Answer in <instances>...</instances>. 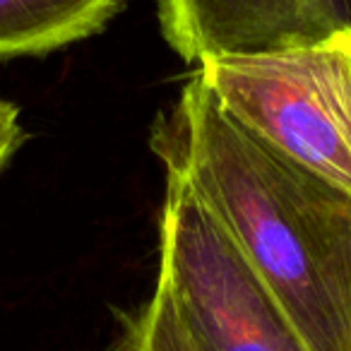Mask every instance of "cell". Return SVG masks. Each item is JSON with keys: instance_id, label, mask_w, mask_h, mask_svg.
<instances>
[{"instance_id": "2", "label": "cell", "mask_w": 351, "mask_h": 351, "mask_svg": "<svg viewBox=\"0 0 351 351\" xmlns=\"http://www.w3.org/2000/svg\"><path fill=\"white\" fill-rule=\"evenodd\" d=\"M195 73L231 121L351 195V29L289 49L219 56Z\"/></svg>"}, {"instance_id": "6", "label": "cell", "mask_w": 351, "mask_h": 351, "mask_svg": "<svg viewBox=\"0 0 351 351\" xmlns=\"http://www.w3.org/2000/svg\"><path fill=\"white\" fill-rule=\"evenodd\" d=\"M125 335L135 339L142 351H197L159 284L149 301L135 315L125 317Z\"/></svg>"}, {"instance_id": "3", "label": "cell", "mask_w": 351, "mask_h": 351, "mask_svg": "<svg viewBox=\"0 0 351 351\" xmlns=\"http://www.w3.org/2000/svg\"><path fill=\"white\" fill-rule=\"evenodd\" d=\"M156 284L197 351H308L219 219L173 173H166Z\"/></svg>"}, {"instance_id": "7", "label": "cell", "mask_w": 351, "mask_h": 351, "mask_svg": "<svg viewBox=\"0 0 351 351\" xmlns=\"http://www.w3.org/2000/svg\"><path fill=\"white\" fill-rule=\"evenodd\" d=\"M22 125H20V108L15 104L0 99V169L12 156V152L22 142Z\"/></svg>"}, {"instance_id": "1", "label": "cell", "mask_w": 351, "mask_h": 351, "mask_svg": "<svg viewBox=\"0 0 351 351\" xmlns=\"http://www.w3.org/2000/svg\"><path fill=\"white\" fill-rule=\"evenodd\" d=\"M152 149L219 219L308 351H351V195L231 121L197 73L156 118Z\"/></svg>"}, {"instance_id": "8", "label": "cell", "mask_w": 351, "mask_h": 351, "mask_svg": "<svg viewBox=\"0 0 351 351\" xmlns=\"http://www.w3.org/2000/svg\"><path fill=\"white\" fill-rule=\"evenodd\" d=\"M121 351H142L140 346H137V341L135 339H130V337H123V346H121Z\"/></svg>"}, {"instance_id": "4", "label": "cell", "mask_w": 351, "mask_h": 351, "mask_svg": "<svg viewBox=\"0 0 351 351\" xmlns=\"http://www.w3.org/2000/svg\"><path fill=\"white\" fill-rule=\"evenodd\" d=\"M166 44L186 63L311 44L351 29V0H156Z\"/></svg>"}, {"instance_id": "5", "label": "cell", "mask_w": 351, "mask_h": 351, "mask_svg": "<svg viewBox=\"0 0 351 351\" xmlns=\"http://www.w3.org/2000/svg\"><path fill=\"white\" fill-rule=\"evenodd\" d=\"M128 0H0V58L49 53L104 29Z\"/></svg>"}]
</instances>
